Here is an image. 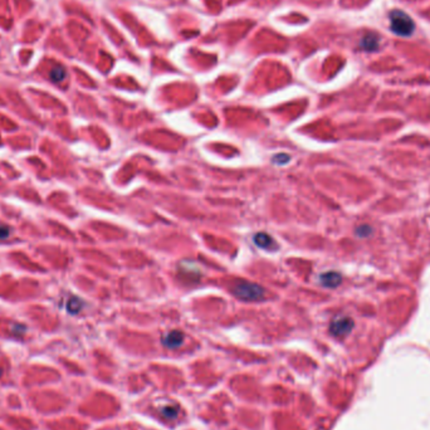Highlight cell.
I'll return each instance as SVG.
<instances>
[{
    "mask_svg": "<svg viewBox=\"0 0 430 430\" xmlns=\"http://www.w3.org/2000/svg\"><path fill=\"white\" fill-rule=\"evenodd\" d=\"M231 292L242 301H261L264 298V289L259 285L238 281L231 286Z\"/></svg>",
    "mask_w": 430,
    "mask_h": 430,
    "instance_id": "obj_1",
    "label": "cell"
},
{
    "mask_svg": "<svg viewBox=\"0 0 430 430\" xmlns=\"http://www.w3.org/2000/svg\"><path fill=\"white\" fill-rule=\"evenodd\" d=\"M390 28L398 36H410L414 32V21L409 15L400 10H394L390 13Z\"/></svg>",
    "mask_w": 430,
    "mask_h": 430,
    "instance_id": "obj_2",
    "label": "cell"
},
{
    "mask_svg": "<svg viewBox=\"0 0 430 430\" xmlns=\"http://www.w3.org/2000/svg\"><path fill=\"white\" fill-rule=\"evenodd\" d=\"M353 327V321L350 317L345 316H338L332 320L329 324V332L332 333L335 337H344L351 332Z\"/></svg>",
    "mask_w": 430,
    "mask_h": 430,
    "instance_id": "obj_3",
    "label": "cell"
},
{
    "mask_svg": "<svg viewBox=\"0 0 430 430\" xmlns=\"http://www.w3.org/2000/svg\"><path fill=\"white\" fill-rule=\"evenodd\" d=\"M163 345L166 348L170 350H174V348H178L183 345L184 342V333L179 331V329H174V331H170L166 335H164L163 337Z\"/></svg>",
    "mask_w": 430,
    "mask_h": 430,
    "instance_id": "obj_4",
    "label": "cell"
},
{
    "mask_svg": "<svg viewBox=\"0 0 430 430\" xmlns=\"http://www.w3.org/2000/svg\"><path fill=\"white\" fill-rule=\"evenodd\" d=\"M202 276V272L198 269L196 264H189V262H185L180 266V277L185 279V282H196Z\"/></svg>",
    "mask_w": 430,
    "mask_h": 430,
    "instance_id": "obj_5",
    "label": "cell"
},
{
    "mask_svg": "<svg viewBox=\"0 0 430 430\" xmlns=\"http://www.w3.org/2000/svg\"><path fill=\"white\" fill-rule=\"evenodd\" d=\"M320 282L322 283V286H325V287L327 288H336L342 282V277L338 272L329 270V272L322 273V274H321Z\"/></svg>",
    "mask_w": 430,
    "mask_h": 430,
    "instance_id": "obj_6",
    "label": "cell"
},
{
    "mask_svg": "<svg viewBox=\"0 0 430 430\" xmlns=\"http://www.w3.org/2000/svg\"><path fill=\"white\" fill-rule=\"evenodd\" d=\"M254 243L257 244V246L262 248V249H270L274 246V241L272 239L268 233H264V231H259L254 235Z\"/></svg>",
    "mask_w": 430,
    "mask_h": 430,
    "instance_id": "obj_7",
    "label": "cell"
},
{
    "mask_svg": "<svg viewBox=\"0 0 430 430\" xmlns=\"http://www.w3.org/2000/svg\"><path fill=\"white\" fill-rule=\"evenodd\" d=\"M65 77H67V72H65L64 67H62V65H56L49 72V78L54 83H60Z\"/></svg>",
    "mask_w": 430,
    "mask_h": 430,
    "instance_id": "obj_8",
    "label": "cell"
},
{
    "mask_svg": "<svg viewBox=\"0 0 430 430\" xmlns=\"http://www.w3.org/2000/svg\"><path fill=\"white\" fill-rule=\"evenodd\" d=\"M361 45L364 49H366V51H374V49H376L377 48V45H379L377 37L375 36V34H369V36L364 37Z\"/></svg>",
    "mask_w": 430,
    "mask_h": 430,
    "instance_id": "obj_9",
    "label": "cell"
},
{
    "mask_svg": "<svg viewBox=\"0 0 430 430\" xmlns=\"http://www.w3.org/2000/svg\"><path fill=\"white\" fill-rule=\"evenodd\" d=\"M82 306H83V303H82V301L80 298L72 297V298H69L68 303H67V309H68V312L76 315V313H78L82 309Z\"/></svg>",
    "mask_w": 430,
    "mask_h": 430,
    "instance_id": "obj_10",
    "label": "cell"
},
{
    "mask_svg": "<svg viewBox=\"0 0 430 430\" xmlns=\"http://www.w3.org/2000/svg\"><path fill=\"white\" fill-rule=\"evenodd\" d=\"M161 414L165 419L167 420H172V419H176L179 414V409L176 405H166L161 409Z\"/></svg>",
    "mask_w": 430,
    "mask_h": 430,
    "instance_id": "obj_11",
    "label": "cell"
},
{
    "mask_svg": "<svg viewBox=\"0 0 430 430\" xmlns=\"http://www.w3.org/2000/svg\"><path fill=\"white\" fill-rule=\"evenodd\" d=\"M291 160V156L288 154H277L274 158H273V163L277 164V165H285L286 163Z\"/></svg>",
    "mask_w": 430,
    "mask_h": 430,
    "instance_id": "obj_12",
    "label": "cell"
},
{
    "mask_svg": "<svg viewBox=\"0 0 430 430\" xmlns=\"http://www.w3.org/2000/svg\"><path fill=\"white\" fill-rule=\"evenodd\" d=\"M371 233H372V229H371V226H369L368 224H364V225L359 226V228L356 229V234L362 238L369 237V235H371Z\"/></svg>",
    "mask_w": 430,
    "mask_h": 430,
    "instance_id": "obj_13",
    "label": "cell"
},
{
    "mask_svg": "<svg viewBox=\"0 0 430 430\" xmlns=\"http://www.w3.org/2000/svg\"><path fill=\"white\" fill-rule=\"evenodd\" d=\"M10 234H12V229L5 224H0V241L9 238Z\"/></svg>",
    "mask_w": 430,
    "mask_h": 430,
    "instance_id": "obj_14",
    "label": "cell"
},
{
    "mask_svg": "<svg viewBox=\"0 0 430 430\" xmlns=\"http://www.w3.org/2000/svg\"><path fill=\"white\" fill-rule=\"evenodd\" d=\"M1 374H3V372H1V369H0V376H1Z\"/></svg>",
    "mask_w": 430,
    "mask_h": 430,
    "instance_id": "obj_15",
    "label": "cell"
}]
</instances>
